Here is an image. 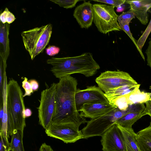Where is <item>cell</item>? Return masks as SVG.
<instances>
[{"label": "cell", "instance_id": "obj_1", "mask_svg": "<svg viewBox=\"0 0 151 151\" xmlns=\"http://www.w3.org/2000/svg\"><path fill=\"white\" fill-rule=\"evenodd\" d=\"M77 85V80L71 76L59 79L56 85L55 109L52 123L79 127L87 123L76 108L75 95Z\"/></svg>", "mask_w": 151, "mask_h": 151}, {"label": "cell", "instance_id": "obj_2", "mask_svg": "<svg viewBox=\"0 0 151 151\" xmlns=\"http://www.w3.org/2000/svg\"><path fill=\"white\" fill-rule=\"evenodd\" d=\"M46 62L52 66L50 71L59 79L75 73L90 77L95 75L100 68L92 54L88 52L74 57H52Z\"/></svg>", "mask_w": 151, "mask_h": 151}, {"label": "cell", "instance_id": "obj_3", "mask_svg": "<svg viewBox=\"0 0 151 151\" xmlns=\"http://www.w3.org/2000/svg\"><path fill=\"white\" fill-rule=\"evenodd\" d=\"M23 95L17 81L12 78L7 84V106L9 136L16 130L24 131L26 127Z\"/></svg>", "mask_w": 151, "mask_h": 151}, {"label": "cell", "instance_id": "obj_4", "mask_svg": "<svg viewBox=\"0 0 151 151\" xmlns=\"http://www.w3.org/2000/svg\"><path fill=\"white\" fill-rule=\"evenodd\" d=\"M52 32V26L50 23L21 33L24 47L32 60L43 51L49 43Z\"/></svg>", "mask_w": 151, "mask_h": 151}, {"label": "cell", "instance_id": "obj_5", "mask_svg": "<svg viewBox=\"0 0 151 151\" xmlns=\"http://www.w3.org/2000/svg\"><path fill=\"white\" fill-rule=\"evenodd\" d=\"M128 111L129 108L127 111H123L116 107L104 115L88 121L86 125L81 130L83 136V139L101 136L106 130Z\"/></svg>", "mask_w": 151, "mask_h": 151}, {"label": "cell", "instance_id": "obj_6", "mask_svg": "<svg viewBox=\"0 0 151 151\" xmlns=\"http://www.w3.org/2000/svg\"><path fill=\"white\" fill-rule=\"evenodd\" d=\"M114 7L106 4L93 5V21L101 33L105 34L112 31L122 30L117 21L119 16L115 12Z\"/></svg>", "mask_w": 151, "mask_h": 151}, {"label": "cell", "instance_id": "obj_7", "mask_svg": "<svg viewBox=\"0 0 151 151\" xmlns=\"http://www.w3.org/2000/svg\"><path fill=\"white\" fill-rule=\"evenodd\" d=\"M95 81L105 93L119 87L138 84L128 73L119 70L102 73L96 78Z\"/></svg>", "mask_w": 151, "mask_h": 151}, {"label": "cell", "instance_id": "obj_8", "mask_svg": "<svg viewBox=\"0 0 151 151\" xmlns=\"http://www.w3.org/2000/svg\"><path fill=\"white\" fill-rule=\"evenodd\" d=\"M57 83H53L49 87L43 90L41 94L38 107V117L40 124L45 130L52 122L55 109Z\"/></svg>", "mask_w": 151, "mask_h": 151}, {"label": "cell", "instance_id": "obj_9", "mask_svg": "<svg viewBox=\"0 0 151 151\" xmlns=\"http://www.w3.org/2000/svg\"><path fill=\"white\" fill-rule=\"evenodd\" d=\"M79 127L72 124L52 123L45 132L48 136L60 139L65 143H72L83 138Z\"/></svg>", "mask_w": 151, "mask_h": 151}, {"label": "cell", "instance_id": "obj_10", "mask_svg": "<svg viewBox=\"0 0 151 151\" xmlns=\"http://www.w3.org/2000/svg\"><path fill=\"white\" fill-rule=\"evenodd\" d=\"M101 137L103 151H127L123 134L115 123Z\"/></svg>", "mask_w": 151, "mask_h": 151}, {"label": "cell", "instance_id": "obj_11", "mask_svg": "<svg viewBox=\"0 0 151 151\" xmlns=\"http://www.w3.org/2000/svg\"><path fill=\"white\" fill-rule=\"evenodd\" d=\"M76 108L79 111L81 107L86 104L96 102H109L105 93L95 86H88L86 88L77 89L75 95Z\"/></svg>", "mask_w": 151, "mask_h": 151}, {"label": "cell", "instance_id": "obj_12", "mask_svg": "<svg viewBox=\"0 0 151 151\" xmlns=\"http://www.w3.org/2000/svg\"><path fill=\"white\" fill-rule=\"evenodd\" d=\"M144 104L129 105L128 112L116 122L118 125L125 129H132L133 124L143 116L146 115Z\"/></svg>", "mask_w": 151, "mask_h": 151}, {"label": "cell", "instance_id": "obj_13", "mask_svg": "<svg viewBox=\"0 0 151 151\" xmlns=\"http://www.w3.org/2000/svg\"><path fill=\"white\" fill-rule=\"evenodd\" d=\"M116 107L109 102H96L84 104L79 111L84 118L93 119L104 115Z\"/></svg>", "mask_w": 151, "mask_h": 151}, {"label": "cell", "instance_id": "obj_14", "mask_svg": "<svg viewBox=\"0 0 151 151\" xmlns=\"http://www.w3.org/2000/svg\"><path fill=\"white\" fill-rule=\"evenodd\" d=\"M92 4L90 1H84L75 9L74 17L82 28L88 29L93 21V12Z\"/></svg>", "mask_w": 151, "mask_h": 151}, {"label": "cell", "instance_id": "obj_15", "mask_svg": "<svg viewBox=\"0 0 151 151\" xmlns=\"http://www.w3.org/2000/svg\"><path fill=\"white\" fill-rule=\"evenodd\" d=\"M125 3L129 4L130 10L141 23L146 25L148 21L147 12L151 8V0H126Z\"/></svg>", "mask_w": 151, "mask_h": 151}, {"label": "cell", "instance_id": "obj_16", "mask_svg": "<svg viewBox=\"0 0 151 151\" xmlns=\"http://www.w3.org/2000/svg\"><path fill=\"white\" fill-rule=\"evenodd\" d=\"M10 24L7 23L0 24V56L7 60L9 54V35Z\"/></svg>", "mask_w": 151, "mask_h": 151}, {"label": "cell", "instance_id": "obj_17", "mask_svg": "<svg viewBox=\"0 0 151 151\" xmlns=\"http://www.w3.org/2000/svg\"><path fill=\"white\" fill-rule=\"evenodd\" d=\"M136 139L140 151H151V121L148 127L137 134Z\"/></svg>", "mask_w": 151, "mask_h": 151}, {"label": "cell", "instance_id": "obj_18", "mask_svg": "<svg viewBox=\"0 0 151 151\" xmlns=\"http://www.w3.org/2000/svg\"><path fill=\"white\" fill-rule=\"evenodd\" d=\"M140 85L138 84L133 91L126 94L129 105L145 103L151 98V93L141 91L139 89Z\"/></svg>", "mask_w": 151, "mask_h": 151}, {"label": "cell", "instance_id": "obj_19", "mask_svg": "<svg viewBox=\"0 0 151 151\" xmlns=\"http://www.w3.org/2000/svg\"><path fill=\"white\" fill-rule=\"evenodd\" d=\"M7 77L5 73L4 75V89L3 95V104L4 113L1 122H0V133L9 138L8 133V116L7 106Z\"/></svg>", "mask_w": 151, "mask_h": 151}, {"label": "cell", "instance_id": "obj_20", "mask_svg": "<svg viewBox=\"0 0 151 151\" xmlns=\"http://www.w3.org/2000/svg\"><path fill=\"white\" fill-rule=\"evenodd\" d=\"M117 125L123 134L127 151H140L137 144V134L132 128L125 129Z\"/></svg>", "mask_w": 151, "mask_h": 151}, {"label": "cell", "instance_id": "obj_21", "mask_svg": "<svg viewBox=\"0 0 151 151\" xmlns=\"http://www.w3.org/2000/svg\"><path fill=\"white\" fill-rule=\"evenodd\" d=\"M137 85H127L119 87L105 93V96L109 102L116 98L124 95L132 91L135 89Z\"/></svg>", "mask_w": 151, "mask_h": 151}, {"label": "cell", "instance_id": "obj_22", "mask_svg": "<svg viewBox=\"0 0 151 151\" xmlns=\"http://www.w3.org/2000/svg\"><path fill=\"white\" fill-rule=\"evenodd\" d=\"M23 132L21 130H16L11 136V151H25L23 143Z\"/></svg>", "mask_w": 151, "mask_h": 151}, {"label": "cell", "instance_id": "obj_23", "mask_svg": "<svg viewBox=\"0 0 151 151\" xmlns=\"http://www.w3.org/2000/svg\"><path fill=\"white\" fill-rule=\"evenodd\" d=\"M151 32V19L146 29L137 40V45L141 56L145 61V58L142 52V49L144 46L146 41Z\"/></svg>", "mask_w": 151, "mask_h": 151}, {"label": "cell", "instance_id": "obj_24", "mask_svg": "<svg viewBox=\"0 0 151 151\" xmlns=\"http://www.w3.org/2000/svg\"><path fill=\"white\" fill-rule=\"evenodd\" d=\"M109 102L123 111H127L129 106L126 94L116 98Z\"/></svg>", "mask_w": 151, "mask_h": 151}, {"label": "cell", "instance_id": "obj_25", "mask_svg": "<svg viewBox=\"0 0 151 151\" xmlns=\"http://www.w3.org/2000/svg\"><path fill=\"white\" fill-rule=\"evenodd\" d=\"M135 17L134 13L130 10L123 12L117 18V21L120 27L129 25L131 21Z\"/></svg>", "mask_w": 151, "mask_h": 151}, {"label": "cell", "instance_id": "obj_26", "mask_svg": "<svg viewBox=\"0 0 151 151\" xmlns=\"http://www.w3.org/2000/svg\"><path fill=\"white\" fill-rule=\"evenodd\" d=\"M6 65H5L0 58V106L3 104V95L4 89V78L6 73Z\"/></svg>", "mask_w": 151, "mask_h": 151}, {"label": "cell", "instance_id": "obj_27", "mask_svg": "<svg viewBox=\"0 0 151 151\" xmlns=\"http://www.w3.org/2000/svg\"><path fill=\"white\" fill-rule=\"evenodd\" d=\"M16 19L14 15L9 11L7 7L0 14V22L3 24L7 23L10 24L13 22Z\"/></svg>", "mask_w": 151, "mask_h": 151}, {"label": "cell", "instance_id": "obj_28", "mask_svg": "<svg viewBox=\"0 0 151 151\" xmlns=\"http://www.w3.org/2000/svg\"><path fill=\"white\" fill-rule=\"evenodd\" d=\"M50 1L58 4L60 6L66 9L74 7L75 6L77 3L79 1L78 0H50Z\"/></svg>", "mask_w": 151, "mask_h": 151}, {"label": "cell", "instance_id": "obj_29", "mask_svg": "<svg viewBox=\"0 0 151 151\" xmlns=\"http://www.w3.org/2000/svg\"><path fill=\"white\" fill-rule=\"evenodd\" d=\"M0 151H10L11 150L10 142L8 138L0 133Z\"/></svg>", "mask_w": 151, "mask_h": 151}, {"label": "cell", "instance_id": "obj_30", "mask_svg": "<svg viewBox=\"0 0 151 151\" xmlns=\"http://www.w3.org/2000/svg\"><path fill=\"white\" fill-rule=\"evenodd\" d=\"M22 87L25 90L23 97L27 96H30L33 93L31 84L28 81L27 78L25 77L22 82Z\"/></svg>", "mask_w": 151, "mask_h": 151}, {"label": "cell", "instance_id": "obj_31", "mask_svg": "<svg viewBox=\"0 0 151 151\" xmlns=\"http://www.w3.org/2000/svg\"><path fill=\"white\" fill-rule=\"evenodd\" d=\"M125 0H93L95 2L104 3L111 6H114L117 8L122 6L125 3Z\"/></svg>", "mask_w": 151, "mask_h": 151}, {"label": "cell", "instance_id": "obj_32", "mask_svg": "<svg viewBox=\"0 0 151 151\" xmlns=\"http://www.w3.org/2000/svg\"><path fill=\"white\" fill-rule=\"evenodd\" d=\"M122 30L124 32L129 36L134 44L137 50L139 51V49L137 45V40H136L133 37L129 27V25H125L123 26L120 27Z\"/></svg>", "mask_w": 151, "mask_h": 151}, {"label": "cell", "instance_id": "obj_33", "mask_svg": "<svg viewBox=\"0 0 151 151\" xmlns=\"http://www.w3.org/2000/svg\"><path fill=\"white\" fill-rule=\"evenodd\" d=\"M45 50L47 54L51 56L57 55L60 50L59 47L54 45H49Z\"/></svg>", "mask_w": 151, "mask_h": 151}, {"label": "cell", "instance_id": "obj_34", "mask_svg": "<svg viewBox=\"0 0 151 151\" xmlns=\"http://www.w3.org/2000/svg\"><path fill=\"white\" fill-rule=\"evenodd\" d=\"M145 52L147 56V65L151 69V39L148 42L147 48Z\"/></svg>", "mask_w": 151, "mask_h": 151}, {"label": "cell", "instance_id": "obj_35", "mask_svg": "<svg viewBox=\"0 0 151 151\" xmlns=\"http://www.w3.org/2000/svg\"><path fill=\"white\" fill-rule=\"evenodd\" d=\"M28 81L31 85L33 92L37 91L39 87L38 82L35 79H31Z\"/></svg>", "mask_w": 151, "mask_h": 151}, {"label": "cell", "instance_id": "obj_36", "mask_svg": "<svg viewBox=\"0 0 151 151\" xmlns=\"http://www.w3.org/2000/svg\"><path fill=\"white\" fill-rule=\"evenodd\" d=\"M145 103L146 105L145 109V113L146 115H150L151 118V97Z\"/></svg>", "mask_w": 151, "mask_h": 151}, {"label": "cell", "instance_id": "obj_37", "mask_svg": "<svg viewBox=\"0 0 151 151\" xmlns=\"http://www.w3.org/2000/svg\"><path fill=\"white\" fill-rule=\"evenodd\" d=\"M39 151H54L51 147L45 143H42L41 145Z\"/></svg>", "mask_w": 151, "mask_h": 151}, {"label": "cell", "instance_id": "obj_38", "mask_svg": "<svg viewBox=\"0 0 151 151\" xmlns=\"http://www.w3.org/2000/svg\"><path fill=\"white\" fill-rule=\"evenodd\" d=\"M31 110L29 108L25 109L24 112V115L25 118L31 116L32 114Z\"/></svg>", "mask_w": 151, "mask_h": 151}, {"label": "cell", "instance_id": "obj_39", "mask_svg": "<svg viewBox=\"0 0 151 151\" xmlns=\"http://www.w3.org/2000/svg\"><path fill=\"white\" fill-rule=\"evenodd\" d=\"M4 113V107L3 104L0 106V122L2 119Z\"/></svg>", "mask_w": 151, "mask_h": 151}, {"label": "cell", "instance_id": "obj_40", "mask_svg": "<svg viewBox=\"0 0 151 151\" xmlns=\"http://www.w3.org/2000/svg\"><path fill=\"white\" fill-rule=\"evenodd\" d=\"M124 8L121 6L117 8L116 11L118 12H121L123 11Z\"/></svg>", "mask_w": 151, "mask_h": 151}]
</instances>
